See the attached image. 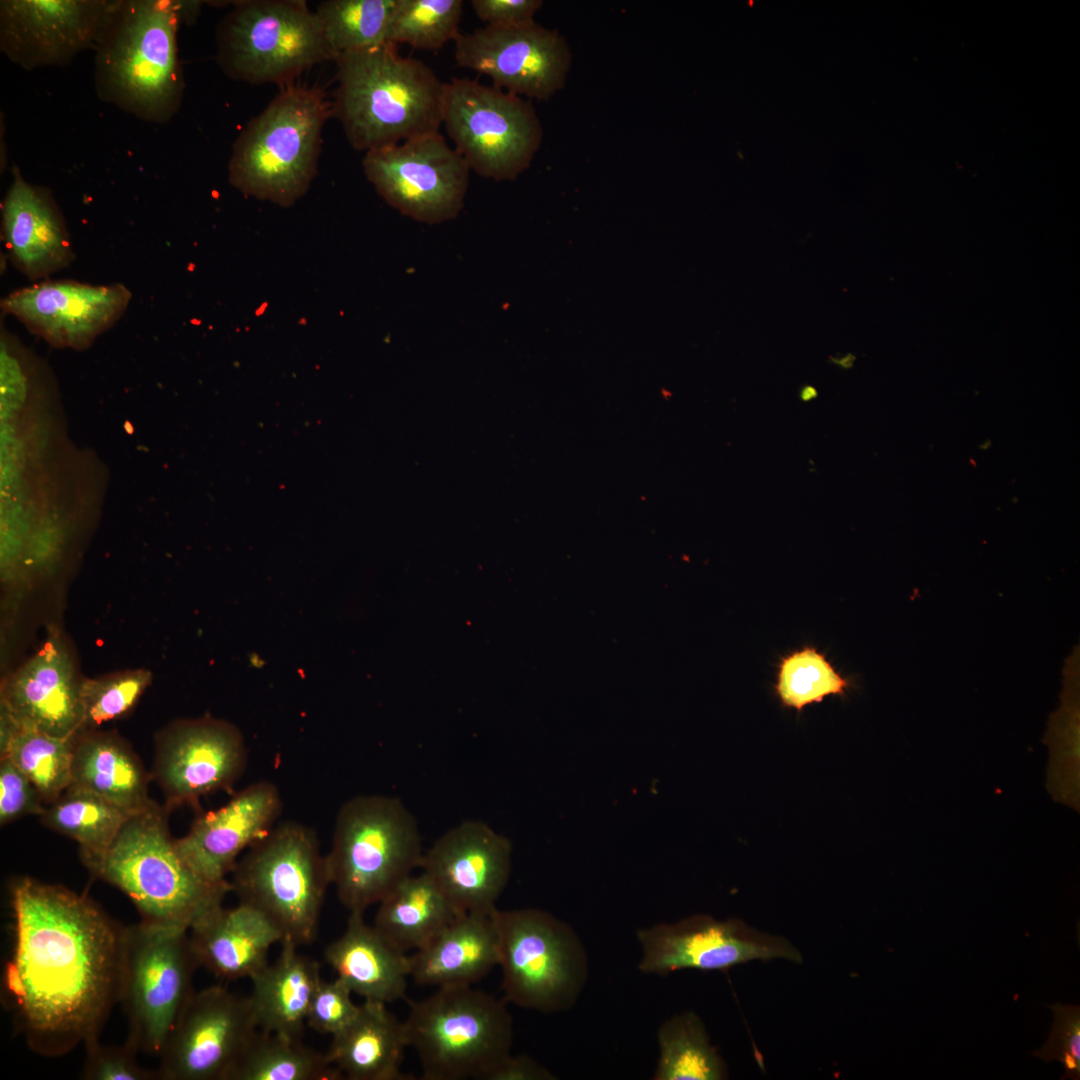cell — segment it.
<instances>
[{
    "label": "cell",
    "mask_w": 1080,
    "mask_h": 1080,
    "mask_svg": "<svg viewBox=\"0 0 1080 1080\" xmlns=\"http://www.w3.org/2000/svg\"><path fill=\"white\" fill-rule=\"evenodd\" d=\"M410 977L420 985H472L499 961L492 914H458L422 948L409 955Z\"/></svg>",
    "instance_id": "25"
},
{
    "label": "cell",
    "mask_w": 1080,
    "mask_h": 1080,
    "mask_svg": "<svg viewBox=\"0 0 1080 1080\" xmlns=\"http://www.w3.org/2000/svg\"><path fill=\"white\" fill-rule=\"evenodd\" d=\"M442 124L470 170L495 181L527 169L543 136L530 101L469 78L445 83Z\"/></svg>",
    "instance_id": "12"
},
{
    "label": "cell",
    "mask_w": 1080,
    "mask_h": 1080,
    "mask_svg": "<svg viewBox=\"0 0 1080 1080\" xmlns=\"http://www.w3.org/2000/svg\"><path fill=\"white\" fill-rule=\"evenodd\" d=\"M248 996L221 985L194 991L163 1047L160 1080H228L258 1031Z\"/></svg>",
    "instance_id": "15"
},
{
    "label": "cell",
    "mask_w": 1080,
    "mask_h": 1080,
    "mask_svg": "<svg viewBox=\"0 0 1080 1080\" xmlns=\"http://www.w3.org/2000/svg\"><path fill=\"white\" fill-rule=\"evenodd\" d=\"M1054 1014L1048 1041L1032 1054L1046 1062L1062 1063L1061 1079H1080V1007L1056 1003L1048 1006Z\"/></svg>",
    "instance_id": "40"
},
{
    "label": "cell",
    "mask_w": 1080,
    "mask_h": 1080,
    "mask_svg": "<svg viewBox=\"0 0 1080 1080\" xmlns=\"http://www.w3.org/2000/svg\"><path fill=\"white\" fill-rule=\"evenodd\" d=\"M85 1060L81 1072L84 1080H158V1070L140 1065L139 1052L125 1042L122 1046H104L99 1040L84 1045Z\"/></svg>",
    "instance_id": "39"
},
{
    "label": "cell",
    "mask_w": 1080,
    "mask_h": 1080,
    "mask_svg": "<svg viewBox=\"0 0 1080 1080\" xmlns=\"http://www.w3.org/2000/svg\"><path fill=\"white\" fill-rule=\"evenodd\" d=\"M151 673L137 669L83 679L81 684L82 730L126 715L151 683Z\"/></svg>",
    "instance_id": "38"
},
{
    "label": "cell",
    "mask_w": 1080,
    "mask_h": 1080,
    "mask_svg": "<svg viewBox=\"0 0 1080 1080\" xmlns=\"http://www.w3.org/2000/svg\"><path fill=\"white\" fill-rule=\"evenodd\" d=\"M833 361L843 368H850L855 361V357L852 354H846L841 358H835Z\"/></svg>",
    "instance_id": "46"
},
{
    "label": "cell",
    "mask_w": 1080,
    "mask_h": 1080,
    "mask_svg": "<svg viewBox=\"0 0 1080 1080\" xmlns=\"http://www.w3.org/2000/svg\"><path fill=\"white\" fill-rule=\"evenodd\" d=\"M332 116L351 146L370 151L439 132L443 83L421 60L398 54L396 45L337 55Z\"/></svg>",
    "instance_id": "3"
},
{
    "label": "cell",
    "mask_w": 1080,
    "mask_h": 1080,
    "mask_svg": "<svg viewBox=\"0 0 1080 1080\" xmlns=\"http://www.w3.org/2000/svg\"><path fill=\"white\" fill-rule=\"evenodd\" d=\"M424 1080H483L511 1053L513 1021L504 999L472 985L438 987L411 1001L403 1022Z\"/></svg>",
    "instance_id": "8"
},
{
    "label": "cell",
    "mask_w": 1080,
    "mask_h": 1080,
    "mask_svg": "<svg viewBox=\"0 0 1080 1080\" xmlns=\"http://www.w3.org/2000/svg\"><path fill=\"white\" fill-rule=\"evenodd\" d=\"M135 813L91 791L69 786L39 817L45 826L75 840L80 855L87 856L107 849Z\"/></svg>",
    "instance_id": "32"
},
{
    "label": "cell",
    "mask_w": 1080,
    "mask_h": 1080,
    "mask_svg": "<svg viewBox=\"0 0 1080 1080\" xmlns=\"http://www.w3.org/2000/svg\"><path fill=\"white\" fill-rule=\"evenodd\" d=\"M297 947L288 939L281 941L276 961L250 979L248 997L260 1030L301 1039L321 977L319 963L301 955Z\"/></svg>",
    "instance_id": "29"
},
{
    "label": "cell",
    "mask_w": 1080,
    "mask_h": 1080,
    "mask_svg": "<svg viewBox=\"0 0 1080 1080\" xmlns=\"http://www.w3.org/2000/svg\"><path fill=\"white\" fill-rule=\"evenodd\" d=\"M169 812L153 802L127 820L107 849L81 859L131 900L140 921L189 930L222 905L232 886L211 883L189 866L170 834Z\"/></svg>",
    "instance_id": "4"
},
{
    "label": "cell",
    "mask_w": 1080,
    "mask_h": 1080,
    "mask_svg": "<svg viewBox=\"0 0 1080 1080\" xmlns=\"http://www.w3.org/2000/svg\"><path fill=\"white\" fill-rule=\"evenodd\" d=\"M199 1L119 0L94 50L98 97L148 122L179 110L184 77L179 26L195 20Z\"/></svg>",
    "instance_id": "2"
},
{
    "label": "cell",
    "mask_w": 1080,
    "mask_h": 1080,
    "mask_svg": "<svg viewBox=\"0 0 1080 1080\" xmlns=\"http://www.w3.org/2000/svg\"><path fill=\"white\" fill-rule=\"evenodd\" d=\"M352 991L339 978L321 981L317 985L306 1017V1024L321 1034L332 1037L343 1031L359 1011L351 998Z\"/></svg>",
    "instance_id": "41"
},
{
    "label": "cell",
    "mask_w": 1080,
    "mask_h": 1080,
    "mask_svg": "<svg viewBox=\"0 0 1080 1080\" xmlns=\"http://www.w3.org/2000/svg\"><path fill=\"white\" fill-rule=\"evenodd\" d=\"M247 761L245 739L234 724L211 716L181 719L157 734L151 778L169 811L198 807L202 797L230 791Z\"/></svg>",
    "instance_id": "16"
},
{
    "label": "cell",
    "mask_w": 1080,
    "mask_h": 1080,
    "mask_svg": "<svg viewBox=\"0 0 1080 1080\" xmlns=\"http://www.w3.org/2000/svg\"><path fill=\"white\" fill-rule=\"evenodd\" d=\"M463 6L462 0H396L386 41L440 49L459 35Z\"/></svg>",
    "instance_id": "36"
},
{
    "label": "cell",
    "mask_w": 1080,
    "mask_h": 1080,
    "mask_svg": "<svg viewBox=\"0 0 1080 1080\" xmlns=\"http://www.w3.org/2000/svg\"><path fill=\"white\" fill-rule=\"evenodd\" d=\"M659 1057L654 1080H723L727 1066L692 1011L664 1021L657 1033Z\"/></svg>",
    "instance_id": "33"
},
{
    "label": "cell",
    "mask_w": 1080,
    "mask_h": 1080,
    "mask_svg": "<svg viewBox=\"0 0 1080 1080\" xmlns=\"http://www.w3.org/2000/svg\"><path fill=\"white\" fill-rule=\"evenodd\" d=\"M990 445H991L990 440H986L985 443L980 446V448L985 450V449H988L990 447Z\"/></svg>",
    "instance_id": "47"
},
{
    "label": "cell",
    "mask_w": 1080,
    "mask_h": 1080,
    "mask_svg": "<svg viewBox=\"0 0 1080 1080\" xmlns=\"http://www.w3.org/2000/svg\"><path fill=\"white\" fill-rule=\"evenodd\" d=\"M324 959L337 978L365 1000L389 1003L405 998L409 955L366 924L362 913H350L344 933L327 946Z\"/></svg>",
    "instance_id": "26"
},
{
    "label": "cell",
    "mask_w": 1080,
    "mask_h": 1080,
    "mask_svg": "<svg viewBox=\"0 0 1080 1080\" xmlns=\"http://www.w3.org/2000/svg\"><path fill=\"white\" fill-rule=\"evenodd\" d=\"M150 778L133 748L117 732L90 729L75 735L69 786L139 812L154 802L148 793Z\"/></svg>",
    "instance_id": "27"
},
{
    "label": "cell",
    "mask_w": 1080,
    "mask_h": 1080,
    "mask_svg": "<svg viewBox=\"0 0 1080 1080\" xmlns=\"http://www.w3.org/2000/svg\"><path fill=\"white\" fill-rule=\"evenodd\" d=\"M131 299L121 283L45 279L10 292L0 309L51 346L85 349L118 322Z\"/></svg>",
    "instance_id": "19"
},
{
    "label": "cell",
    "mask_w": 1080,
    "mask_h": 1080,
    "mask_svg": "<svg viewBox=\"0 0 1080 1080\" xmlns=\"http://www.w3.org/2000/svg\"><path fill=\"white\" fill-rule=\"evenodd\" d=\"M849 685L822 654L807 647L782 659L775 688L785 707L801 711L826 696L843 695Z\"/></svg>",
    "instance_id": "37"
},
{
    "label": "cell",
    "mask_w": 1080,
    "mask_h": 1080,
    "mask_svg": "<svg viewBox=\"0 0 1080 1080\" xmlns=\"http://www.w3.org/2000/svg\"><path fill=\"white\" fill-rule=\"evenodd\" d=\"M396 0H326L316 14L335 57L386 43Z\"/></svg>",
    "instance_id": "35"
},
{
    "label": "cell",
    "mask_w": 1080,
    "mask_h": 1080,
    "mask_svg": "<svg viewBox=\"0 0 1080 1080\" xmlns=\"http://www.w3.org/2000/svg\"><path fill=\"white\" fill-rule=\"evenodd\" d=\"M82 680L67 648L53 638L5 680L1 708L20 725L73 737L82 730Z\"/></svg>",
    "instance_id": "22"
},
{
    "label": "cell",
    "mask_w": 1080,
    "mask_h": 1080,
    "mask_svg": "<svg viewBox=\"0 0 1080 1080\" xmlns=\"http://www.w3.org/2000/svg\"><path fill=\"white\" fill-rule=\"evenodd\" d=\"M511 842L487 824L468 820L423 852L420 868L457 914L491 915L511 871Z\"/></svg>",
    "instance_id": "20"
},
{
    "label": "cell",
    "mask_w": 1080,
    "mask_h": 1080,
    "mask_svg": "<svg viewBox=\"0 0 1080 1080\" xmlns=\"http://www.w3.org/2000/svg\"><path fill=\"white\" fill-rule=\"evenodd\" d=\"M477 17L490 26H518L534 22L541 0H471Z\"/></svg>",
    "instance_id": "43"
},
{
    "label": "cell",
    "mask_w": 1080,
    "mask_h": 1080,
    "mask_svg": "<svg viewBox=\"0 0 1080 1080\" xmlns=\"http://www.w3.org/2000/svg\"><path fill=\"white\" fill-rule=\"evenodd\" d=\"M46 804L27 776L7 757L0 758V825L27 815L40 816Z\"/></svg>",
    "instance_id": "42"
},
{
    "label": "cell",
    "mask_w": 1080,
    "mask_h": 1080,
    "mask_svg": "<svg viewBox=\"0 0 1080 1080\" xmlns=\"http://www.w3.org/2000/svg\"><path fill=\"white\" fill-rule=\"evenodd\" d=\"M342 1073L301 1039L260 1029L233 1067L228 1080H340Z\"/></svg>",
    "instance_id": "31"
},
{
    "label": "cell",
    "mask_w": 1080,
    "mask_h": 1080,
    "mask_svg": "<svg viewBox=\"0 0 1080 1080\" xmlns=\"http://www.w3.org/2000/svg\"><path fill=\"white\" fill-rule=\"evenodd\" d=\"M637 939L642 952L640 971L659 976L683 969L723 971L755 960L803 962L801 952L788 939L737 918L717 920L696 914L640 929Z\"/></svg>",
    "instance_id": "14"
},
{
    "label": "cell",
    "mask_w": 1080,
    "mask_h": 1080,
    "mask_svg": "<svg viewBox=\"0 0 1080 1080\" xmlns=\"http://www.w3.org/2000/svg\"><path fill=\"white\" fill-rule=\"evenodd\" d=\"M4 992L16 1029L47 1058L99 1040L120 1001L126 926L90 897L30 877L11 888Z\"/></svg>",
    "instance_id": "1"
},
{
    "label": "cell",
    "mask_w": 1080,
    "mask_h": 1080,
    "mask_svg": "<svg viewBox=\"0 0 1080 1080\" xmlns=\"http://www.w3.org/2000/svg\"><path fill=\"white\" fill-rule=\"evenodd\" d=\"M198 967L189 930L143 921L126 926L119 1003L128 1019V1043L161 1054L194 992Z\"/></svg>",
    "instance_id": "11"
},
{
    "label": "cell",
    "mask_w": 1080,
    "mask_h": 1080,
    "mask_svg": "<svg viewBox=\"0 0 1080 1080\" xmlns=\"http://www.w3.org/2000/svg\"><path fill=\"white\" fill-rule=\"evenodd\" d=\"M189 937L199 967L225 980L251 979L283 939L266 916L240 902L210 911L189 929Z\"/></svg>",
    "instance_id": "24"
},
{
    "label": "cell",
    "mask_w": 1080,
    "mask_h": 1080,
    "mask_svg": "<svg viewBox=\"0 0 1080 1080\" xmlns=\"http://www.w3.org/2000/svg\"><path fill=\"white\" fill-rule=\"evenodd\" d=\"M331 101L316 87L281 88L234 142L228 179L243 194L282 207L295 204L317 173Z\"/></svg>",
    "instance_id": "5"
},
{
    "label": "cell",
    "mask_w": 1080,
    "mask_h": 1080,
    "mask_svg": "<svg viewBox=\"0 0 1080 1080\" xmlns=\"http://www.w3.org/2000/svg\"><path fill=\"white\" fill-rule=\"evenodd\" d=\"M231 875L239 902L266 916L283 939L296 946L314 940L331 880L312 828L278 823L242 854Z\"/></svg>",
    "instance_id": "7"
},
{
    "label": "cell",
    "mask_w": 1080,
    "mask_h": 1080,
    "mask_svg": "<svg viewBox=\"0 0 1080 1080\" xmlns=\"http://www.w3.org/2000/svg\"><path fill=\"white\" fill-rule=\"evenodd\" d=\"M554 1075L527 1055L511 1053L500 1060L483 1080H553Z\"/></svg>",
    "instance_id": "44"
},
{
    "label": "cell",
    "mask_w": 1080,
    "mask_h": 1080,
    "mask_svg": "<svg viewBox=\"0 0 1080 1080\" xmlns=\"http://www.w3.org/2000/svg\"><path fill=\"white\" fill-rule=\"evenodd\" d=\"M74 737H58L16 721L0 739V758H9L34 784L46 806L69 787Z\"/></svg>",
    "instance_id": "34"
},
{
    "label": "cell",
    "mask_w": 1080,
    "mask_h": 1080,
    "mask_svg": "<svg viewBox=\"0 0 1080 1080\" xmlns=\"http://www.w3.org/2000/svg\"><path fill=\"white\" fill-rule=\"evenodd\" d=\"M276 784L260 780L218 809L197 816L176 846L189 866L211 883H224L250 846L269 833L282 813Z\"/></svg>",
    "instance_id": "21"
},
{
    "label": "cell",
    "mask_w": 1080,
    "mask_h": 1080,
    "mask_svg": "<svg viewBox=\"0 0 1080 1080\" xmlns=\"http://www.w3.org/2000/svg\"><path fill=\"white\" fill-rule=\"evenodd\" d=\"M216 34L217 62L236 81L294 84L333 55L315 11L301 0L237 1Z\"/></svg>",
    "instance_id": "9"
},
{
    "label": "cell",
    "mask_w": 1080,
    "mask_h": 1080,
    "mask_svg": "<svg viewBox=\"0 0 1080 1080\" xmlns=\"http://www.w3.org/2000/svg\"><path fill=\"white\" fill-rule=\"evenodd\" d=\"M362 167L388 205L415 221H449L464 206L471 170L439 132L367 151Z\"/></svg>",
    "instance_id": "13"
},
{
    "label": "cell",
    "mask_w": 1080,
    "mask_h": 1080,
    "mask_svg": "<svg viewBox=\"0 0 1080 1080\" xmlns=\"http://www.w3.org/2000/svg\"><path fill=\"white\" fill-rule=\"evenodd\" d=\"M457 915L435 882L422 872L405 878L379 903L373 927L407 954L426 945Z\"/></svg>",
    "instance_id": "30"
},
{
    "label": "cell",
    "mask_w": 1080,
    "mask_h": 1080,
    "mask_svg": "<svg viewBox=\"0 0 1080 1080\" xmlns=\"http://www.w3.org/2000/svg\"><path fill=\"white\" fill-rule=\"evenodd\" d=\"M119 0H4L0 48L26 70L69 64L95 50Z\"/></svg>",
    "instance_id": "18"
},
{
    "label": "cell",
    "mask_w": 1080,
    "mask_h": 1080,
    "mask_svg": "<svg viewBox=\"0 0 1080 1080\" xmlns=\"http://www.w3.org/2000/svg\"><path fill=\"white\" fill-rule=\"evenodd\" d=\"M1 238L11 264L32 282L48 279L76 258L51 191L26 181L16 166L1 203Z\"/></svg>",
    "instance_id": "23"
},
{
    "label": "cell",
    "mask_w": 1080,
    "mask_h": 1080,
    "mask_svg": "<svg viewBox=\"0 0 1080 1080\" xmlns=\"http://www.w3.org/2000/svg\"><path fill=\"white\" fill-rule=\"evenodd\" d=\"M504 1000L542 1013L569 1009L588 975L585 948L573 928L535 908L496 909Z\"/></svg>",
    "instance_id": "10"
},
{
    "label": "cell",
    "mask_w": 1080,
    "mask_h": 1080,
    "mask_svg": "<svg viewBox=\"0 0 1080 1080\" xmlns=\"http://www.w3.org/2000/svg\"><path fill=\"white\" fill-rule=\"evenodd\" d=\"M408 1047L404 1025L386 1003L365 1000L357 1015L332 1037L327 1060L350 1080H409L401 1071Z\"/></svg>",
    "instance_id": "28"
},
{
    "label": "cell",
    "mask_w": 1080,
    "mask_h": 1080,
    "mask_svg": "<svg viewBox=\"0 0 1080 1080\" xmlns=\"http://www.w3.org/2000/svg\"><path fill=\"white\" fill-rule=\"evenodd\" d=\"M423 855L417 822L396 797L363 794L342 804L326 854L331 885L349 913L379 904Z\"/></svg>",
    "instance_id": "6"
},
{
    "label": "cell",
    "mask_w": 1080,
    "mask_h": 1080,
    "mask_svg": "<svg viewBox=\"0 0 1080 1080\" xmlns=\"http://www.w3.org/2000/svg\"><path fill=\"white\" fill-rule=\"evenodd\" d=\"M818 396L817 390L810 385H805L800 390V399L804 402L815 399Z\"/></svg>",
    "instance_id": "45"
},
{
    "label": "cell",
    "mask_w": 1080,
    "mask_h": 1080,
    "mask_svg": "<svg viewBox=\"0 0 1080 1080\" xmlns=\"http://www.w3.org/2000/svg\"><path fill=\"white\" fill-rule=\"evenodd\" d=\"M458 66L491 78L493 85L518 96L547 100L565 84L571 53L556 30L532 22L490 26L459 33L454 40Z\"/></svg>",
    "instance_id": "17"
}]
</instances>
